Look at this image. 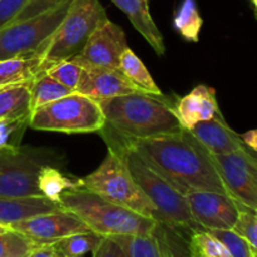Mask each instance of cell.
Instances as JSON below:
<instances>
[{
  "instance_id": "obj_1",
  "label": "cell",
  "mask_w": 257,
  "mask_h": 257,
  "mask_svg": "<svg viewBox=\"0 0 257 257\" xmlns=\"http://www.w3.org/2000/svg\"><path fill=\"white\" fill-rule=\"evenodd\" d=\"M120 137L182 195L212 191L231 196L210 152L188 130L145 140Z\"/></svg>"
},
{
  "instance_id": "obj_2",
  "label": "cell",
  "mask_w": 257,
  "mask_h": 257,
  "mask_svg": "<svg viewBox=\"0 0 257 257\" xmlns=\"http://www.w3.org/2000/svg\"><path fill=\"white\" fill-rule=\"evenodd\" d=\"M105 125L130 140H145L181 132L175 107L163 94L138 92L99 102Z\"/></svg>"
},
{
  "instance_id": "obj_3",
  "label": "cell",
  "mask_w": 257,
  "mask_h": 257,
  "mask_svg": "<svg viewBox=\"0 0 257 257\" xmlns=\"http://www.w3.org/2000/svg\"><path fill=\"white\" fill-rule=\"evenodd\" d=\"M99 132L104 137L108 148L119 155L133 180L155 206L157 222L176 228L201 230L191 215L185 195L176 190L163 176L151 167L119 135L110 130L108 125L104 124Z\"/></svg>"
},
{
  "instance_id": "obj_4",
  "label": "cell",
  "mask_w": 257,
  "mask_h": 257,
  "mask_svg": "<svg viewBox=\"0 0 257 257\" xmlns=\"http://www.w3.org/2000/svg\"><path fill=\"white\" fill-rule=\"evenodd\" d=\"M59 203L63 210L78 216L90 231L104 237L150 235L158 225L153 218L110 202L83 187H75L63 192Z\"/></svg>"
},
{
  "instance_id": "obj_5",
  "label": "cell",
  "mask_w": 257,
  "mask_h": 257,
  "mask_svg": "<svg viewBox=\"0 0 257 257\" xmlns=\"http://www.w3.org/2000/svg\"><path fill=\"white\" fill-rule=\"evenodd\" d=\"M78 187L87 188L110 202L156 220L155 206L133 180L119 155L110 148L97 170L78 180Z\"/></svg>"
},
{
  "instance_id": "obj_6",
  "label": "cell",
  "mask_w": 257,
  "mask_h": 257,
  "mask_svg": "<svg viewBox=\"0 0 257 257\" xmlns=\"http://www.w3.org/2000/svg\"><path fill=\"white\" fill-rule=\"evenodd\" d=\"M107 19V13L99 0H72L48 44L43 60L44 73L54 63L73 59L94 30Z\"/></svg>"
},
{
  "instance_id": "obj_7",
  "label": "cell",
  "mask_w": 257,
  "mask_h": 257,
  "mask_svg": "<svg viewBox=\"0 0 257 257\" xmlns=\"http://www.w3.org/2000/svg\"><path fill=\"white\" fill-rule=\"evenodd\" d=\"M104 124L99 103L77 92L37 108L29 118L30 128L48 132L92 133Z\"/></svg>"
},
{
  "instance_id": "obj_8",
  "label": "cell",
  "mask_w": 257,
  "mask_h": 257,
  "mask_svg": "<svg viewBox=\"0 0 257 257\" xmlns=\"http://www.w3.org/2000/svg\"><path fill=\"white\" fill-rule=\"evenodd\" d=\"M70 3L72 0L49 12L0 28V60L44 55Z\"/></svg>"
},
{
  "instance_id": "obj_9",
  "label": "cell",
  "mask_w": 257,
  "mask_h": 257,
  "mask_svg": "<svg viewBox=\"0 0 257 257\" xmlns=\"http://www.w3.org/2000/svg\"><path fill=\"white\" fill-rule=\"evenodd\" d=\"M50 163L48 152L30 147L0 150V197H44L38 187V175Z\"/></svg>"
},
{
  "instance_id": "obj_10",
  "label": "cell",
  "mask_w": 257,
  "mask_h": 257,
  "mask_svg": "<svg viewBox=\"0 0 257 257\" xmlns=\"http://www.w3.org/2000/svg\"><path fill=\"white\" fill-rule=\"evenodd\" d=\"M211 158L231 197L242 207L257 211V158L255 156L251 155L247 148H243L228 155H211Z\"/></svg>"
},
{
  "instance_id": "obj_11",
  "label": "cell",
  "mask_w": 257,
  "mask_h": 257,
  "mask_svg": "<svg viewBox=\"0 0 257 257\" xmlns=\"http://www.w3.org/2000/svg\"><path fill=\"white\" fill-rule=\"evenodd\" d=\"M9 230L20 233L38 246L50 245L67 236L90 231L78 216L63 208L18 221L9 226Z\"/></svg>"
},
{
  "instance_id": "obj_12",
  "label": "cell",
  "mask_w": 257,
  "mask_h": 257,
  "mask_svg": "<svg viewBox=\"0 0 257 257\" xmlns=\"http://www.w3.org/2000/svg\"><path fill=\"white\" fill-rule=\"evenodd\" d=\"M195 222L203 230H232L242 206L231 196L212 191H193L186 195Z\"/></svg>"
},
{
  "instance_id": "obj_13",
  "label": "cell",
  "mask_w": 257,
  "mask_h": 257,
  "mask_svg": "<svg viewBox=\"0 0 257 257\" xmlns=\"http://www.w3.org/2000/svg\"><path fill=\"white\" fill-rule=\"evenodd\" d=\"M127 48L130 47L124 30L107 19L94 30L83 49L72 60L82 68L119 69L120 57Z\"/></svg>"
},
{
  "instance_id": "obj_14",
  "label": "cell",
  "mask_w": 257,
  "mask_h": 257,
  "mask_svg": "<svg viewBox=\"0 0 257 257\" xmlns=\"http://www.w3.org/2000/svg\"><path fill=\"white\" fill-rule=\"evenodd\" d=\"M75 92L95 102L138 92L132 82L114 68H83Z\"/></svg>"
},
{
  "instance_id": "obj_15",
  "label": "cell",
  "mask_w": 257,
  "mask_h": 257,
  "mask_svg": "<svg viewBox=\"0 0 257 257\" xmlns=\"http://www.w3.org/2000/svg\"><path fill=\"white\" fill-rule=\"evenodd\" d=\"M188 131L211 155H228L246 148L241 136L230 128L223 115L198 122Z\"/></svg>"
},
{
  "instance_id": "obj_16",
  "label": "cell",
  "mask_w": 257,
  "mask_h": 257,
  "mask_svg": "<svg viewBox=\"0 0 257 257\" xmlns=\"http://www.w3.org/2000/svg\"><path fill=\"white\" fill-rule=\"evenodd\" d=\"M175 110L185 130H191L198 122L222 115L216 99V90L203 84L197 85L192 92L181 98L175 105Z\"/></svg>"
},
{
  "instance_id": "obj_17",
  "label": "cell",
  "mask_w": 257,
  "mask_h": 257,
  "mask_svg": "<svg viewBox=\"0 0 257 257\" xmlns=\"http://www.w3.org/2000/svg\"><path fill=\"white\" fill-rule=\"evenodd\" d=\"M128 17L135 29L142 35L157 55L166 52L163 35L151 17L148 2L145 0H110Z\"/></svg>"
},
{
  "instance_id": "obj_18",
  "label": "cell",
  "mask_w": 257,
  "mask_h": 257,
  "mask_svg": "<svg viewBox=\"0 0 257 257\" xmlns=\"http://www.w3.org/2000/svg\"><path fill=\"white\" fill-rule=\"evenodd\" d=\"M58 210H62L60 203L45 197H0V225L9 228L18 221Z\"/></svg>"
},
{
  "instance_id": "obj_19",
  "label": "cell",
  "mask_w": 257,
  "mask_h": 257,
  "mask_svg": "<svg viewBox=\"0 0 257 257\" xmlns=\"http://www.w3.org/2000/svg\"><path fill=\"white\" fill-rule=\"evenodd\" d=\"M43 60V54L0 60V87L33 82L44 74Z\"/></svg>"
},
{
  "instance_id": "obj_20",
  "label": "cell",
  "mask_w": 257,
  "mask_h": 257,
  "mask_svg": "<svg viewBox=\"0 0 257 257\" xmlns=\"http://www.w3.org/2000/svg\"><path fill=\"white\" fill-rule=\"evenodd\" d=\"M119 70L135 84L138 90L150 94L161 95L162 92L153 80L152 75L148 72L142 60L136 55L131 48H127L120 57Z\"/></svg>"
},
{
  "instance_id": "obj_21",
  "label": "cell",
  "mask_w": 257,
  "mask_h": 257,
  "mask_svg": "<svg viewBox=\"0 0 257 257\" xmlns=\"http://www.w3.org/2000/svg\"><path fill=\"white\" fill-rule=\"evenodd\" d=\"M30 83L0 87V118L30 115Z\"/></svg>"
},
{
  "instance_id": "obj_22",
  "label": "cell",
  "mask_w": 257,
  "mask_h": 257,
  "mask_svg": "<svg viewBox=\"0 0 257 257\" xmlns=\"http://www.w3.org/2000/svg\"><path fill=\"white\" fill-rule=\"evenodd\" d=\"M203 19L196 0H182L173 14V28L185 40L197 43L200 40Z\"/></svg>"
},
{
  "instance_id": "obj_23",
  "label": "cell",
  "mask_w": 257,
  "mask_h": 257,
  "mask_svg": "<svg viewBox=\"0 0 257 257\" xmlns=\"http://www.w3.org/2000/svg\"><path fill=\"white\" fill-rule=\"evenodd\" d=\"M103 237L104 236L88 231L67 236L62 240L55 241L52 246L57 257H84L87 253L94 251Z\"/></svg>"
},
{
  "instance_id": "obj_24",
  "label": "cell",
  "mask_w": 257,
  "mask_h": 257,
  "mask_svg": "<svg viewBox=\"0 0 257 257\" xmlns=\"http://www.w3.org/2000/svg\"><path fill=\"white\" fill-rule=\"evenodd\" d=\"M38 187L45 198L59 202L63 192L78 187V180H72L48 163L40 168L38 175Z\"/></svg>"
},
{
  "instance_id": "obj_25",
  "label": "cell",
  "mask_w": 257,
  "mask_h": 257,
  "mask_svg": "<svg viewBox=\"0 0 257 257\" xmlns=\"http://www.w3.org/2000/svg\"><path fill=\"white\" fill-rule=\"evenodd\" d=\"M72 89L42 74L30 83V110H34L42 105L72 94Z\"/></svg>"
},
{
  "instance_id": "obj_26",
  "label": "cell",
  "mask_w": 257,
  "mask_h": 257,
  "mask_svg": "<svg viewBox=\"0 0 257 257\" xmlns=\"http://www.w3.org/2000/svg\"><path fill=\"white\" fill-rule=\"evenodd\" d=\"M190 257H232L218 238L206 230L193 231L188 243Z\"/></svg>"
},
{
  "instance_id": "obj_27",
  "label": "cell",
  "mask_w": 257,
  "mask_h": 257,
  "mask_svg": "<svg viewBox=\"0 0 257 257\" xmlns=\"http://www.w3.org/2000/svg\"><path fill=\"white\" fill-rule=\"evenodd\" d=\"M30 115L0 118V150H12L20 146Z\"/></svg>"
},
{
  "instance_id": "obj_28",
  "label": "cell",
  "mask_w": 257,
  "mask_h": 257,
  "mask_svg": "<svg viewBox=\"0 0 257 257\" xmlns=\"http://www.w3.org/2000/svg\"><path fill=\"white\" fill-rule=\"evenodd\" d=\"M83 68L74 60H62V62L54 63L50 65L44 74L49 75L54 80L59 82L60 84L65 85L73 92H75L77 85L79 83L80 77H82Z\"/></svg>"
},
{
  "instance_id": "obj_29",
  "label": "cell",
  "mask_w": 257,
  "mask_h": 257,
  "mask_svg": "<svg viewBox=\"0 0 257 257\" xmlns=\"http://www.w3.org/2000/svg\"><path fill=\"white\" fill-rule=\"evenodd\" d=\"M207 231V230H206ZM216 238L221 241L227 247L232 257H256L255 252L251 248L250 243L245 240L241 235H238L233 230H211Z\"/></svg>"
},
{
  "instance_id": "obj_30",
  "label": "cell",
  "mask_w": 257,
  "mask_h": 257,
  "mask_svg": "<svg viewBox=\"0 0 257 257\" xmlns=\"http://www.w3.org/2000/svg\"><path fill=\"white\" fill-rule=\"evenodd\" d=\"M233 231L242 236L253 250L257 257V213L255 211L242 208Z\"/></svg>"
},
{
  "instance_id": "obj_31",
  "label": "cell",
  "mask_w": 257,
  "mask_h": 257,
  "mask_svg": "<svg viewBox=\"0 0 257 257\" xmlns=\"http://www.w3.org/2000/svg\"><path fill=\"white\" fill-rule=\"evenodd\" d=\"M67 2H70V0H29L12 23L22 22V20L29 19V18L35 17V15L43 14V13L60 7V5Z\"/></svg>"
},
{
  "instance_id": "obj_32",
  "label": "cell",
  "mask_w": 257,
  "mask_h": 257,
  "mask_svg": "<svg viewBox=\"0 0 257 257\" xmlns=\"http://www.w3.org/2000/svg\"><path fill=\"white\" fill-rule=\"evenodd\" d=\"M29 0H0V28L10 24Z\"/></svg>"
},
{
  "instance_id": "obj_33",
  "label": "cell",
  "mask_w": 257,
  "mask_h": 257,
  "mask_svg": "<svg viewBox=\"0 0 257 257\" xmlns=\"http://www.w3.org/2000/svg\"><path fill=\"white\" fill-rule=\"evenodd\" d=\"M38 245L33 243L27 237L13 231V240L9 251L3 257H28Z\"/></svg>"
},
{
  "instance_id": "obj_34",
  "label": "cell",
  "mask_w": 257,
  "mask_h": 257,
  "mask_svg": "<svg viewBox=\"0 0 257 257\" xmlns=\"http://www.w3.org/2000/svg\"><path fill=\"white\" fill-rule=\"evenodd\" d=\"M92 253L93 257H128L122 246L114 238L108 237V236L102 238L99 245L94 248Z\"/></svg>"
},
{
  "instance_id": "obj_35",
  "label": "cell",
  "mask_w": 257,
  "mask_h": 257,
  "mask_svg": "<svg viewBox=\"0 0 257 257\" xmlns=\"http://www.w3.org/2000/svg\"><path fill=\"white\" fill-rule=\"evenodd\" d=\"M28 257H57L52 243L50 245H39L30 252Z\"/></svg>"
},
{
  "instance_id": "obj_36",
  "label": "cell",
  "mask_w": 257,
  "mask_h": 257,
  "mask_svg": "<svg viewBox=\"0 0 257 257\" xmlns=\"http://www.w3.org/2000/svg\"><path fill=\"white\" fill-rule=\"evenodd\" d=\"M13 240V231H8L5 233H0V257H3L9 251Z\"/></svg>"
},
{
  "instance_id": "obj_37",
  "label": "cell",
  "mask_w": 257,
  "mask_h": 257,
  "mask_svg": "<svg viewBox=\"0 0 257 257\" xmlns=\"http://www.w3.org/2000/svg\"><path fill=\"white\" fill-rule=\"evenodd\" d=\"M241 138H242L243 143H245L247 147H250L251 150L256 151L257 152V128L256 130H251L248 131V132L243 133V135L241 136Z\"/></svg>"
},
{
  "instance_id": "obj_38",
  "label": "cell",
  "mask_w": 257,
  "mask_h": 257,
  "mask_svg": "<svg viewBox=\"0 0 257 257\" xmlns=\"http://www.w3.org/2000/svg\"><path fill=\"white\" fill-rule=\"evenodd\" d=\"M8 231H10V230L7 227V226L0 225V233H5V232H8Z\"/></svg>"
},
{
  "instance_id": "obj_39",
  "label": "cell",
  "mask_w": 257,
  "mask_h": 257,
  "mask_svg": "<svg viewBox=\"0 0 257 257\" xmlns=\"http://www.w3.org/2000/svg\"><path fill=\"white\" fill-rule=\"evenodd\" d=\"M253 4V7H255V12H257V0H251Z\"/></svg>"
},
{
  "instance_id": "obj_40",
  "label": "cell",
  "mask_w": 257,
  "mask_h": 257,
  "mask_svg": "<svg viewBox=\"0 0 257 257\" xmlns=\"http://www.w3.org/2000/svg\"><path fill=\"white\" fill-rule=\"evenodd\" d=\"M255 14H256V18H257V12H255Z\"/></svg>"
},
{
  "instance_id": "obj_41",
  "label": "cell",
  "mask_w": 257,
  "mask_h": 257,
  "mask_svg": "<svg viewBox=\"0 0 257 257\" xmlns=\"http://www.w3.org/2000/svg\"><path fill=\"white\" fill-rule=\"evenodd\" d=\"M145 2H148V0H145Z\"/></svg>"
}]
</instances>
